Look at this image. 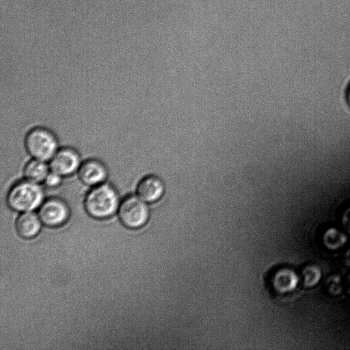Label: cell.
<instances>
[{
    "mask_svg": "<svg viewBox=\"0 0 350 350\" xmlns=\"http://www.w3.org/2000/svg\"><path fill=\"white\" fill-rule=\"evenodd\" d=\"M343 260L347 265H350V248L345 253L343 256Z\"/></svg>",
    "mask_w": 350,
    "mask_h": 350,
    "instance_id": "17",
    "label": "cell"
},
{
    "mask_svg": "<svg viewBox=\"0 0 350 350\" xmlns=\"http://www.w3.org/2000/svg\"><path fill=\"white\" fill-rule=\"evenodd\" d=\"M342 224L345 229L350 234V207L347 208L343 213Z\"/></svg>",
    "mask_w": 350,
    "mask_h": 350,
    "instance_id": "16",
    "label": "cell"
},
{
    "mask_svg": "<svg viewBox=\"0 0 350 350\" xmlns=\"http://www.w3.org/2000/svg\"><path fill=\"white\" fill-rule=\"evenodd\" d=\"M81 163V156L75 149L64 147L57 150L49 165L51 171L65 177L77 173Z\"/></svg>",
    "mask_w": 350,
    "mask_h": 350,
    "instance_id": "5",
    "label": "cell"
},
{
    "mask_svg": "<svg viewBox=\"0 0 350 350\" xmlns=\"http://www.w3.org/2000/svg\"><path fill=\"white\" fill-rule=\"evenodd\" d=\"M77 174L82 183L92 187L105 183L108 177L105 165L95 159L82 161Z\"/></svg>",
    "mask_w": 350,
    "mask_h": 350,
    "instance_id": "6",
    "label": "cell"
},
{
    "mask_svg": "<svg viewBox=\"0 0 350 350\" xmlns=\"http://www.w3.org/2000/svg\"><path fill=\"white\" fill-rule=\"evenodd\" d=\"M347 100L350 105V89L349 90L348 94H347Z\"/></svg>",
    "mask_w": 350,
    "mask_h": 350,
    "instance_id": "19",
    "label": "cell"
},
{
    "mask_svg": "<svg viewBox=\"0 0 350 350\" xmlns=\"http://www.w3.org/2000/svg\"><path fill=\"white\" fill-rule=\"evenodd\" d=\"M63 178L60 174L50 170L43 183L48 187L55 188L62 184Z\"/></svg>",
    "mask_w": 350,
    "mask_h": 350,
    "instance_id": "15",
    "label": "cell"
},
{
    "mask_svg": "<svg viewBox=\"0 0 350 350\" xmlns=\"http://www.w3.org/2000/svg\"><path fill=\"white\" fill-rule=\"evenodd\" d=\"M40 226L39 217L31 211H25L16 221V231L23 238H31L36 235Z\"/></svg>",
    "mask_w": 350,
    "mask_h": 350,
    "instance_id": "10",
    "label": "cell"
},
{
    "mask_svg": "<svg viewBox=\"0 0 350 350\" xmlns=\"http://www.w3.org/2000/svg\"><path fill=\"white\" fill-rule=\"evenodd\" d=\"M271 285L278 293H286L293 291L299 282V277L292 269L283 268L276 271L271 278Z\"/></svg>",
    "mask_w": 350,
    "mask_h": 350,
    "instance_id": "9",
    "label": "cell"
},
{
    "mask_svg": "<svg viewBox=\"0 0 350 350\" xmlns=\"http://www.w3.org/2000/svg\"><path fill=\"white\" fill-rule=\"evenodd\" d=\"M347 240L345 234L336 228H328L323 236V244L327 249L332 250L341 247Z\"/></svg>",
    "mask_w": 350,
    "mask_h": 350,
    "instance_id": "12",
    "label": "cell"
},
{
    "mask_svg": "<svg viewBox=\"0 0 350 350\" xmlns=\"http://www.w3.org/2000/svg\"><path fill=\"white\" fill-rule=\"evenodd\" d=\"M119 204V198L115 188L104 183L93 187L85 199L88 213L96 218H105L113 215Z\"/></svg>",
    "mask_w": 350,
    "mask_h": 350,
    "instance_id": "1",
    "label": "cell"
},
{
    "mask_svg": "<svg viewBox=\"0 0 350 350\" xmlns=\"http://www.w3.org/2000/svg\"><path fill=\"white\" fill-rule=\"evenodd\" d=\"M321 275L320 267L315 265H308L302 271L304 284L307 287H312L317 284Z\"/></svg>",
    "mask_w": 350,
    "mask_h": 350,
    "instance_id": "13",
    "label": "cell"
},
{
    "mask_svg": "<svg viewBox=\"0 0 350 350\" xmlns=\"http://www.w3.org/2000/svg\"><path fill=\"white\" fill-rule=\"evenodd\" d=\"M165 186L163 180L155 175L142 178L136 188L137 196L146 202H154L163 196Z\"/></svg>",
    "mask_w": 350,
    "mask_h": 350,
    "instance_id": "8",
    "label": "cell"
},
{
    "mask_svg": "<svg viewBox=\"0 0 350 350\" xmlns=\"http://www.w3.org/2000/svg\"><path fill=\"white\" fill-rule=\"evenodd\" d=\"M137 196L125 198L119 208V216L124 225L129 228H138L148 220L149 211L147 205Z\"/></svg>",
    "mask_w": 350,
    "mask_h": 350,
    "instance_id": "4",
    "label": "cell"
},
{
    "mask_svg": "<svg viewBox=\"0 0 350 350\" xmlns=\"http://www.w3.org/2000/svg\"><path fill=\"white\" fill-rule=\"evenodd\" d=\"M43 198L44 191L40 184L24 179L11 187L7 201L14 210L31 211L41 204Z\"/></svg>",
    "mask_w": 350,
    "mask_h": 350,
    "instance_id": "2",
    "label": "cell"
},
{
    "mask_svg": "<svg viewBox=\"0 0 350 350\" xmlns=\"http://www.w3.org/2000/svg\"><path fill=\"white\" fill-rule=\"evenodd\" d=\"M347 290L348 293L350 294V274L349 275L347 280Z\"/></svg>",
    "mask_w": 350,
    "mask_h": 350,
    "instance_id": "18",
    "label": "cell"
},
{
    "mask_svg": "<svg viewBox=\"0 0 350 350\" xmlns=\"http://www.w3.org/2000/svg\"><path fill=\"white\" fill-rule=\"evenodd\" d=\"M325 286L330 295L334 296L340 295L343 289L341 278L338 275L329 276L326 280Z\"/></svg>",
    "mask_w": 350,
    "mask_h": 350,
    "instance_id": "14",
    "label": "cell"
},
{
    "mask_svg": "<svg viewBox=\"0 0 350 350\" xmlns=\"http://www.w3.org/2000/svg\"><path fill=\"white\" fill-rule=\"evenodd\" d=\"M25 147L31 158L46 162H49L59 148L55 135L41 126L35 127L27 133Z\"/></svg>",
    "mask_w": 350,
    "mask_h": 350,
    "instance_id": "3",
    "label": "cell"
},
{
    "mask_svg": "<svg viewBox=\"0 0 350 350\" xmlns=\"http://www.w3.org/2000/svg\"><path fill=\"white\" fill-rule=\"evenodd\" d=\"M69 216L66 204L59 198L45 201L39 211L40 220L46 226H56L64 223Z\"/></svg>",
    "mask_w": 350,
    "mask_h": 350,
    "instance_id": "7",
    "label": "cell"
},
{
    "mask_svg": "<svg viewBox=\"0 0 350 350\" xmlns=\"http://www.w3.org/2000/svg\"><path fill=\"white\" fill-rule=\"evenodd\" d=\"M50 170L47 162L32 158L25 165L23 173L25 180L40 184L44 182Z\"/></svg>",
    "mask_w": 350,
    "mask_h": 350,
    "instance_id": "11",
    "label": "cell"
}]
</instances>
